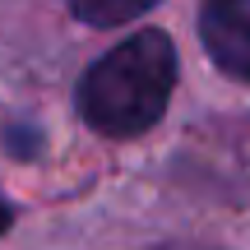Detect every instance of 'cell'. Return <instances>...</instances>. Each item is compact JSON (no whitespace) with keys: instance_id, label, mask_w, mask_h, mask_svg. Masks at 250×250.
<instances>
[{"instance_id":"cell-1","label":"cell","mask_w":250,"mask_h":250,"mask_svg":"<svg viewBox=\"0 0 250 250\" xmlns=\"http://www.w3.org/2000/svg\"><path fill=\"white\" fill-rule=\"evenodd\" d=\"M176 88V46L162 28H139L83 70L79 79V116L98 134L134 139L167 116Z\"/></svg>"},{"instance_id":"cell-5","label":"cell","mask_w":250,"mask_h":250,"mask_svg":"<svg viewBox=\"0 0 250 250\" xmlns=\"http://www.w3.org/2000/svg\"><path fill=\"white\" fill-rule=\"evenodd\" d=\"M158 250H208V246H195V241H176V246H158Z\"/></svg>"},{"instance_id":"cell-4","label":"cell","mask_w":250,"mask_h":250,"mask_svg":"<svg viewBox=\"0 0 250 250\" xmlns=\"http://www.w3.org/2000/svg\"><path fill=\"white\" fill-rule=\"evenodd\" d=\"M9 218H14V213H9V204H5V199H0V236L9 232Z\"/></svg>"},{"instance_id":"cell-3","label":"cell","mask_w":250,"mask_h":250,"mask_svg":"<svg viewBox=\"0 0 250 250\" xmlns=\"http://www.w3.org/2000/svg\"><path fill=\"white\" fill-rule=\"evenodd\" d=\"M153 5H158V0H70V9L93 28H121V23H130V19L148 14Z\"/></svg>"},{"instance_id":"cell-2","label":"cell","mask_w":250,"mask_h":250,"mask_svg":"<svg viewBox=\"0 0 250 250\" xmlns=\"http://www.w3.org/2000/svg\"><path fill=\"white\" fill-rule=\"evenodd\" d=\"M199 37L227 79L250 83V0H204Z\"/></svg>"}]
</instances>
